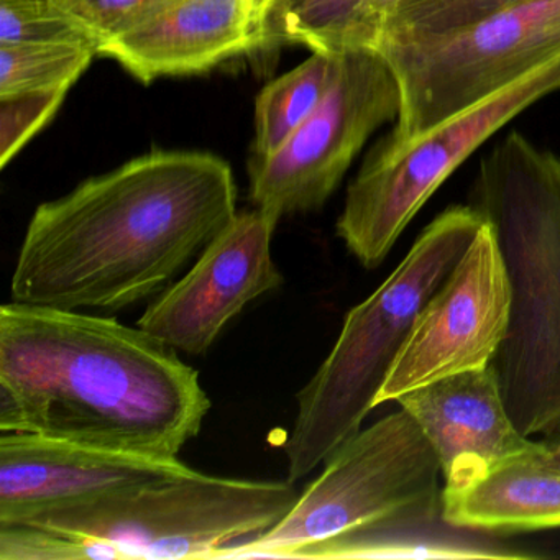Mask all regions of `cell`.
Returning a JSON list of instances; mask_svg holds the SVG:
<instances>
[{
    "label": "cell",
    "mask_w": 560,
    "mask_h": 560,
    "mask_svg": "<svg viewBox=\"0 0 560 560\" xmlns=\"http://www.w3.org/2000/svg\"><path fill=\"white\" fill-rule=\"evenodd\" d=\"M68 93L70 90H60L0 100V168L54 120Z\"/></svg>",
    "instance_id": "7402d4cb"
},
{
    "label": "cell",
    "mask_w": 560,
    "mask_h": 560,
    "mask_svg": "<svg viewBox=\"0 0 560 560\" xmlns=\"http://www.w3.org/2000/svg\"><path fill=\"white\" fill-rule=\"evenodd\" d=\"M401 2L405 0H270L260 50L281 45H304L324 54L373 48Z\"/></svg>",
    "instance_id": "e0dca14e"
},
{
    "label": "cell",
    "mask_w": 560,
    "mask_h": 560,
    "mask_svg": "<svg viewBox=\"0 0 560 560\" xmlns=\"http://www.w3.org/2000/svg\"><path fill=\"white\" fill-rule=\"evenodd\" d=\"M270 0H160L97 55L140 83L191 77L258 51Z\"/></svg>",
    "instance_id": "4fadbf2b"
},
{
    "label": "cell",
    "mask_w": 560,
    "mask_h": 560,
    "mask_svg": "<svg viewBox=\"0 0 560 560\" xmlns=\"http://www.w3.org/2000/svg\"><path fill=\"white\" fill-rule=\"evenodd\" d=\"M401 107L393 139L409 140L560 57V0H534L418 40L382 44Z\"/></svg>",
    "instance_id": "52a82bcc"
},
{
    "label": "cell",
    "mask_w": 560,
    "mask_h": 560,
    "mask_svg": "<svg viewBox=\"0 0 560 560\" xmlns=\"http://www.w3.org/2000/svg\"><path fill=\"white\" fill-rule=\"evenodd\" d=\"M444 491V490H442ZM494 534L448 523L441 497L310 544L293 559H536Z\"/></svg>",
    "instance_id": "9a60e30c"
},
{
    "label": "cell",
    "mask_w": 560,
    "mask_h": 560,
    "mask_svg": "<svg viewBox=\"0 0 560 560\" xmlns=\"http://www.w3.org/2000/svg\"><path fill=\"white\" fill-rule=\"evenodd\" d=\"M401 93L375 48L340 54L336 81L313 116L264 162H250L255 208L280 221L323 208L366 140L398 119Z\"/></svg>",
    "instance_id": "9c48e42d"
},
{
    "label": "cell",
    "mask_w": 560,
    "mask_h": 560,
    "mask_svg": "<svg viewBox=\"0 0 560 560\" xmlns=\"http://www.w3.org/2000/svg\"><path fill=\"white\" fill-rule=\"evenodd\" d=\"M508 320L506 271L485 219L464 257L416 320L376 406L445 376L491 365L506 336Z\"/></svg>",
    "instance_id": "30bf717a"
},
{
    "label": "cell",
    "mask_w": 560,
    "mask_h": 560,
    "mask_svg": "<svg viewBox=\"0 0 560 560\" xmlns=\"http://www.w3.org/2000/svg\"><path fill=\"white\" fill-rule=\"evenodd\" d=\"M475 208L497 238L510 287L506 336L494 355L521 434L560 432V159L511 132L480 163Z\"/></svg>",
    "instance_id": "3957f363"
},
{
    "label": "cell",
    "mask_w": 560,
    "mask_h": 560,
    "mask_svg": "<svg viewBox=\"0 0 560 560\" xmlns=\"http://www.w3.org/2000/svg\"><path fill=\"white\" fill-rule=\"evenodd\" d=\"M340 54L313 51L294 70L268 83L255 101L254 155L264 162L313 116L336 81Z\"/></svg>",
    "instance_id": "ac0fdd59"
},
{
    "label": "cell",
    "mask_w": 560,
    "mask_h": 560,
    "mask_svg": "<svg viewBox=\"0 0 560 560\" xmlns=\"http://www.w3.org/2000/svg\"><path fill=\"white\" fill-rule=\"evenodd\" d=\"M237 215L221 156L153 150L35 209L12 301L57 310H124L166 290Z\"/></svg>",
    "instance_id": "6da1fadb"
},
{
    "label": "cell",
    "mask_w": 560,
    "mask_h": 560,
    "mask_svg": "<svg viewBox=\"0 0 560 560\" xmlns=\"http://www.w3.org/2000/svg\"><path fill=\"white\" fill-rule=\"evenodd\" d=\"M396 401L424 432L445 483L481 474L536 447L508 415L493 363L445 376Z\"/></svg>",
    "instance_id": "5bb4252c"
},
{
    "label": "cell",
    "mask_w": 560,
    "mask_h": 560,
    "mask_svg": "<svg viewBox=\"0 0 560 560\" xmlns=\"http://www.w3.org/2000/svg\"><path fill=\"white\" fill-rule=\"evenodd\" d=\"M537 460L550 467L560 468V438L549 439V441L537 442L536 448Z\"/></svg>",
    "instance_id": "d4e9b609"
},
{
    "label": "cell",
    "mask_w": 560,
    "mask_h": 560,
    "mask_svg": "<svg viewBox=\"0 0 560 560\" xmlns=\"http://www.w3.org/2000/svg\"><path fill=\"white\" fill-rule=\"evenodd\" d=\"M179 458L106 451L38 434L2 432L0 524L90 503L195 474Z\"/></svg>",
    "instance_id": "7c38bea8"
},
{
    "label": "cell",
    "mask_w": 560,
    "mask_h": 560,
    "mask_svg": "<svg viewBox=\"0 0 560 560\" xmlns=\"http://www.w3.org/2000/svg\"><path fill=\"white\" fill-rule=\"evenodd\" d=\"M278 222L258 208L237 212L191 270L147 307L137 326L188 355L208 352L248 303L283 283L271 258Z\"/></svg>",
    "instance_id": "8fae6325"
},
{
    "label": "cell",
    "mask_w": 560,
    "mask_h": 560,
    "mask_svg": "<svg viewBox=\"0 0 560 560\" xmlns=\"http://www.w3.org/2000/svg\"><path fill=\"white\" fill-rule=\"evenodd\" d=\"M300 498L291 480H237L195 471L22 523L107 540L127 560L214 559L224 547L277 526Z\"/></svg>",
    "instance_id": "5b68a950"
},
{
    "label": "cell",
    "mask_w": 560,
    "mask_h": 560,
    "mask_svg": "<svg viewBox=\"0 0 560 560\" xmlns=\"http://www.w3.org/2000/svg\"><path fill=\"white\" fill-rule=\"evenodd\" d=\"M483 222L474 205L445 209L382 287L349 311L336 346L298 393L296 419L284 442L288 480L313 474L362 429L416 320Z\"/></svg>",
    "instance_id": "277c9868"
},
{
    "label": "cell",
    "mask_w": 560,
    "mask_h": 560,
    "mask_svg": "<svg viewBox=\"0 0 560 560\" xmlns=\"http://www.w3.org/2000/svg\"><path fill=\"white\" fill-rule=\"evenodd\" d=\"M534 0H405L389 15L375 47L444 34Z\"/></svg>",
    "instance_id": "ffe728a7"
},
{
    "label": "cell",
    "mask_w": 560,
    "mask_h": 560,
    "mask_svg": "<svg viewBox=\"0 0 560 560\" xmlns=\"http://www.w3.org/2000/svg\"><path fill=\"white\" fill-rule=\"evenodd\" d=\"M127 560L126 553L94 537L34 523L0 524V560Z\"/></svg>",
    "instance_id": "44dd1931"
},
{
    "label": "cell",
    "mask_w": 560,
    "mask_h": 560,
    "mask_svg": "<svg viewBox=\"0 0 560 560\" xmlns=\"http://www.w3.org/2000/svg\"><path fill=\"white\" fill-rule=\"evenodd\" d=\"M47 40L90 42L48 0H0V45Z\"/></svg>",
    "instance_id": "cb8c5ba5"
},
{
    "label": "cell",
    "mask_w": 560,
    "mask_h": 560,
    "mask_svg": "<svg viewBox=\"0 0 560 560\" xmlns=\"http://www.w3.org/2000/svg\"><path fill=\"white\" fill-rule=\"evenodd\" d=\"M560 90V57L478 106L409 140H380L347 189L337 235L366 268L380 267L442 183L493 133Z\"/></svg>",
    "instance_id": "8992f818"
},
{
    "label": "cell",
    "mask_w": 560,
    "mask_h": 560,
    "mask_svg": "<svg viewBox=\"0 0 560 560\" xmlns=\"http://www.w3.org/2000/svg\"><path fill=\"white\" fill-rule=\"evenodd\" d=\"M211 399L142 327L83 311L0 307V431L178 458Z\"/></svg>",
    "instance_id": "7a4b0ae2"
},
{
    "label": "cell",
    "mask_w": 560,
    "mask_h": 560,
    "mask_svg": "<svg viewBox=\"0 0 560 560\" xmlns=\"http://www.w3.org/2000/svg\"><path fill=\"white\" fill-rule=\"evenodd\" d=\"M529 454L444 483L448 523L488 534L560 527V468Z\"/></svg>",
    "instance_id": "2e32d148"
},
{
    "label": "cell",
    "mask_w": 560,
    "mask_h": 560,
    "mask_svg": "<svg viewBox=\"0 0 560 560\" xmlns=\"http://www.w3.org/2000/svg\"><path fill=\"white\" fill-rule=\"evenodd\" d=\"M441 477L434 448L401 409L337 448L277 526L224 547L214 559H293L310 544L441 497Z\"/></svg>",
    "instance_id": "ba28073f"
},
{
    "label": "cell",
    "mask_w": 560,
    "mask_h": 560,
    "mask_svg": "<svg viewBox=\"0 0 560 560\" xmlns=\"http://www.w3.org/2000/svg\"><path fill=\"white\" fill-rule=\"evenodd\" d=\"M96 57V45L84 40L0 45V100L71 90Z\"/></svg>",
    "instance_id": "d6986e66"
},
{
    "label": "cell",
    "mask_w": 560,
    "mask_h": 560,
    "mask_svg": "<svg viewBox=\"0 0 560 560\" xmlns=\"http://www.w3.org/2000/svg\"><path fill=\"white\" fill-rule=\"evenodd\" d=\"M160 0H48L50 8L70 22L100 50L122 34Z\"/></svg>",
    "instance_id": "603a6c76"
}]
</instances>
